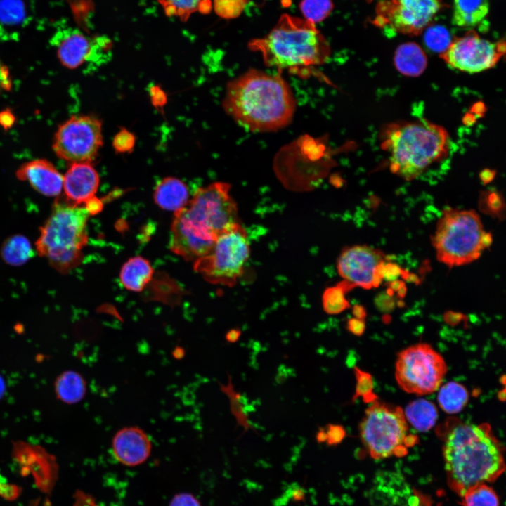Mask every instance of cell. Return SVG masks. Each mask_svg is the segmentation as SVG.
I'll list each match as a JSON object with an SVG mask.
<instances>
[{
  "mask_svg": "<svg viewBox=\"0 0 506 506\" xmlns=\"http://www.w3.org/2000/svg\"><path fill=\"white\" fill-rule=\"evenodd\" d=\"M223 107L247 130L273 132L290 124L296 100L280 72L249 69L227 84Z\"/></svg>",
  "mask_w": 506,
  "mask_h": 506,
  "instance_id": "6da1fadb",
  "label": "cell"
},
{
  "mask_svg": "<svg viewBox=\"0 0 506 506\" xmlns=\"http://www.w3.org/2000/svg\"><path fill=\"white\" fill-rule=\"evenodd\" d=\"M230 184L214 182L200 188L191 200L174 212L170 249L186 260L207 254L217 238L239 223Z\"/></svg>",
  "mask_w": 506,
  "mask_h": 506,
  "instance_id": "7a4b0ae2",
  "label": "cell"
},
{
  "mask_svg": "<svg viewBox=\"0 0 506 506\" xmlns=\"http://www.w3.org/2000/svg\"><path fill=\"white\" fill-rule=\"evenodd\" d=\"M504 448L490 424L458 422L443 447L450 489L460 497L469 488L495 481L505 470Z\"/></svg>",
  "mask_w": 506,
  "mask_h": 506,
  "instance_id": "3957f363",
  "label": "cell"
},
{
  "mask_svg": "<svg viewBox=\"0 0 506 506\" xmlns=\"http://www.w3.org/2000/svg\"><path fill=\"white\" fill-rule=\"evenodd\" d=\"M249 48L261 53L266 66L298 73L324 64L330 47L313 22L288 14L280 16L275 26L263 38L253 39Z\"/></svg>",
  "mask_w": 506,
  "mask_h": 506,
  "instance_id": "277c9868",
  "label": "cell"
},
{
  "mask_svg": "<svg viewBox=\"0 0 506 506\" xmlns=\"http://www.w3.org/2000/svg\"><path fill=\"white\" fill-rule=\"evenodd\" d=\"M382 146L389 154L391 171L410 181L446 156L449 136L441 126L424 119L395 122L382 130Z\"/></svg>",
  "mask_w": 506,
  "mask_h": 506,
  "instance_id": "5b68a950",
  "label": "cell"
},
{
  "mask_svg": "<svg viewBox=\"0 0 506 506\" xmlns=\"http://www.w3.org/2000/svg\"><path fill=\"white\" fill-rule=\"evenodd\" d=\"M90 214L84 205L57 200L50 216L41 228L36 242L37 253L53 268L67 273L82 259L88 236L86 222Z\"/></svg>",
  "mask_w": 506,
  "mask_h": 506,
  "instance_id": "8992f818",
  "label": "cell"
},
{
  "mask_svg": "<svg viewBox=\"0 0 506 506\" xmlns=\"http://www.w3.org/2000/svg\"><path fill=\"white\" fill-rule=\"evenodd\" d=\"M484 231L476 211L444 209L432 236L436 259L448 268L474 261L484 251L481 240Z\"/></svg>",
  "mask_w": 506,
  "mask_h": 506,
  "instance_id": "52a82bcc",
  "label": "cell"
},
{
  "mask_svg": "<svg viewBox=\"0 0 506 506\" xmlns=\"http://www.w3.org/2000/svg\"><path fill=\"white\" fill-rule=\"evenodd\" d=\"M408 429L401 407L376 400L365 410L359 425L361 442L375 460L405 455Z\"/></svg>",
  "mask_w": 506,
  "mask_h": 506,
  "instance_id": "ba28073f",
  "label": "cell"
},
{
  "mask_svg": "<svg viewBox=\"0 0 506 506\" xmlns=\"http://www.w3.org/2000/svg\"><path fill=\"white\" fill-rule=\"evenodd\" d=\"M249 254L247 233L238 223L220 235L207 254L194 261V270L210 283L232 287L241 277Z\"/></svg>",
  "mask_w": 506,
  "mask_h": 506,
  "instance_id": "9c48e42d",
  "label": "cell"
},
{
  "mask_svg": "<svg viewBox=\"0 0 506 506\" xmlns=\"http://www.w3.org/2000/svg\"><path fill=\"white\" fill-rule=\"evenodd\" d=\"M446 372L443 356L426 343L413 344L400 351L395 366V377L400 388L417 396L436 391Z\"/></svg>",
  "mask_w": 506,
  "mask_h": 506,
  "instance_id": "30bf717a",
  "label": "cell"
},
{
  "mask_svg": "<svg viewBox=\"0 0 506 506\" xmlns=\"http://www.w3.org/2000/svg\"><path fill=\"white\" fill-rule=\"evenodd\" d=\"M103 145L102 123L91 115H74L60 125L53 150L58 157L74 162H90Z\"/></svg>",
  "mask_w": 506,
  "mask_h": 506,
  "instance_id": "8fae6325",
  "label": "cell"
},
{
  "mask_svg": "<svg viewBox=\"0 0 506 506\" xmlns=\"http://www.w3.org/2000/svg\"><path fill=\"white\" fill-rule=\"evenodd\" d=\"M442 7L441 0H383L376 7L373 23L394 33L417 36Z\"/></svg>",
  "mask_w": 506,
  "mask_h": 506,
  "instance_id": "7c38bea8",
  "label": "cell"
},
{
  "mask_svg": "<svg viewBox=\"0 0 506 506\" xmlns=\"http://www.w3.org/2000/svg\"><path fill=\"white\" fill-rule=\"evenodd\" d=\"M505 53V41L493 42L471 30L451 41L439 56L455 70L477 73L494 67Z\"/></svg>",
  "mask_w": 506,
  "mask_h": 506,
  "instance_id": "4fadbf2b",
  "label": "cell"
},
{
  "mask_svg": "<svg viewBox=\"0 0 506 506\" xmlns=\"http://www.w3.org/2000/svg\"><path fill=\"white\" fill-rule=\"evenodd\" d=\"M385 257L378 249L358 245L344 248L337 259L339 275L354 287H377L383 279Z\"/></svg>",
  "mask_w": 506,
  "mask_h": 506,
  "instance_id": "5bb4252c",
  "label": "cell"
},
{
  "mask_svg": "<svg viewBox=\"0 0 506 506\" xmlns=\"http://www.w3.org/2000/svg\"><path fill=\"white\" fill-rule=\"evenodd\" d=\"M152 443L144 430L138 427H125L119 429L112 440V450L115 459L127 467L144 463L150 457Z\"/></svg>",
  "mask_w": 506,
  "mask_h": 506,
  "instance_id": "9a60e30c",
  "label": "cell"
},
{
  "mask_svg": "<svg viewBox=\"0 0 506 506\" xmlns=\"http://www.w3.org/2000/svg\"><path fill=\"white\" fill-rule=\"evenodd\" d=\"M98 185V174L90 162L72 163L63 176V188L66 202L84 205L95 197Z\"/></svg>",
  "mask_w": 506,
  "mask_h": 506,
  "instance_id": "2e32d148",
  "label": "cell"
},
{
  "mask_svg": "<svg viewBox=\"0 0 506 506\" xmlns=\"http://www.w3.org/2000/svg\"><path fill=\"white\" fill-rule=\"evenodd\" d=\"M93 42L81 31L72 27L58 31L51 39L58 60L69 69H75L90 59Z\"/></svg>",
  "mask_w": 506,
  "mask_h": 506,
  "instance_id": "e0dca14e",
  "label": "cell"
},
{
  "mask_svg": "<svg viewBox=\"0 0 506 506\" xmlns=\"http://www.w3.org/2000/svg\"><path fill=\"white\" fill-rule=\"evenodd\" d=\"M19 180L27 181L37 191L48 197L58 196L63 188V176L44 159L22 164L16 171Z\"/></svg>",
  "mask_w": 506,
  "mask_h": 506,
  "instance_id": "ac0fdd59",
  "label": "cell"
},
{
  "mask_svg": "<svg viewBox=\"0 0 506 506\" xmlns=\"http://www.w3.org/2000/svg\"><path fill=\"white\" fill-rule=\"evenodd\" d=\"M188 190L181 180L166 177L156 186L153 198L158 207L174 212L183 208L188 202Z\"/></svg>",
  "mask_w": 506,
  "mask_h": 506,
  "instance_id": "d6986e66",
  "label": "cell"
},
{
  "mask_svg": "<svg viewBox=\"0 0 506 506\" xmlns=\"http://www.w3.org/2000/svg\"><path fill=\"white\" fill-rule=\"evenodd\" d=\"M394 65L398 71L408 77H417L426 69L427 56L417 44L408 42L399 46L394 54Z\"/></svg>",
  "mask_w": 506,
  "mask_h": 506,
  "instance_id": "ffe728a7",
  "label": "cell"
},
{
  "mask_svg": "<svg viewBox=\"0 0 506 506\" xmlns=\"http://www.w3.org/2000/svg\"><path fill=\"white\" fill-rule=\"evenodd\" d=\"M153 269L149 261L141 257L129 259L122 267L119 278L123 286L133 292L142 291L152 279Z\"/></svg>",
  "mask_w": 506,
  "mask_h": 506,
  "instance_id": "44dd1931",
  "label": "cell"
},
{
  "mask_svg": "<svg viewBox=\"0 0 506 506\" xmlns=\"http://www.w3.org/2000/svg\"><path fill=\"white\" fill-rule=\"evenodd\" d=\"M489 11V0H454L452 22L458 27H474Z\"/></svg>",
  "mask_w": 506,
  "mask_h": 506,
  "instance_id": "7402d4cb",
  "label": "cell"
},
{
  "mask_svg": "<svg viewBox=\"0 0 506 506\" xmlns=\"http://www.w3.org/2000/svg\"><path fill=\"white\" fill-rule=\"evenodd\" d=\"M404 415L406 420L420 432L429 430L434 425L438 417L435 405L425 399L410 402L406 406Z\"/></svg>",
  "mask_w": 506,
  "mask_h": 506,
  "instance_id": "603a6c76",
  "label": "cell"
},
{
  "mask_svg": "<svg viewBox=\"0 0 506 506\" xmlns=\"http://www.w3.org/2000/svg\"><path fill=\"white\" fill-rule=\"evenodd\" d=\"M2 259L11 266L25 264L34 256V251L29 240L22 235H15L8 238L1 248Z\"/></svg>",
  "mask_w": 506,
  "mask_h": 506,
  "instance_id": "cb8c5ba5",
  "label": "cell"
},
{
  "mask_svg": "<svg viewBox=\"0 0 506 506\" xmlns=\"http://www.w3.org/2000/svg\"><path fill=\"white\" fill-rule=\"evenodd\" d=\"M439 388L437 398L439 405L443 411L455 414L465 407L469 394L462 384L456 382H448Z\"/></svg>",
  "mask_w": 506,
  "mask_h": 506,
  "instance_id": "d4e9b609",
  "label": "cell"
},
{
  "mask_svg": "<svg viewBox=\"0 0 506 506\" xmlns=\"http://www.w3.org/2000/svg\"><path fill=\"white\" fill-rule=\"evenodd\" d=\"M353 287V285L342 280L335 286L326 288L322 296L324 311L328 315H337L349 308L346 294Z\"/></svg>",
  "mask_w": 506,
  "mask_h": 506,
  "instance_id": "484cf974",
  "label": "cell"
},
{
  "mask_svg": "<svg viewBox=\"0 0 506 506\" xmlns=\"http://www.w3.org/2000/svg\"><path fill=\"white\" fill-rule=\"evenodd\" d=\"M460 498L462 506H500L498 494L487 484L469 488Z\"/></svg>",
  "mask_w": 506,
  "mask_h": 506,
  "instance_id": "4316f807",
  "label": "cell"
},
{
  "mask_svg": "<svg viewBox=\"0 0 506 506\" xmlns=\"http://www.w3.org/2000/svg\"><path fill=\"white\" fill-rule=\"evenodd\" d=\"M220 389L228 396L231 413L235 416L238 424L241 425L245 430L252 429V427L245 412L246 410L243 406L242 395L234 389L230 377L227 384H220Z\"/></svg>",
  "mask_w": 506,
  "mask_h": 506,
  "instance_id": "83f0119b",
  "label": "cell"
},
{
  "mask_svg": "<svg viewBox=\"0 0 506 506\" xmlns=\"http://www.w3.org/2000/svg\"><path fill=\"white\" fill-rule=\"evenodd\" d=\"M299 8L304 19L313 24L325 20L333 8L332 0H301Z\"/></svg>",
  "mask_w": 506,
  "mask_h": 506,
  "instance_id": "f1b7e54d",
  "label": "cell"
},
{
  "mask_svg": "<svg viewBox=\"0 0 506 506\" xmlns=\"http://www.w3.org/2000/svg\"><path fill=\"white\" fill-rule=\"evenodd\" d=\"M479 210L493 218L503 219L505 205L503 197L495 190L483 193L479 200Z\"/></svg>",
  "mask_w": 506,
  "mask_h": 506,
  "instance_id": "f546056e",
  "label": "cell"
},
{
  "mask_svg": "<svg viewBox=\"0 0 506 506\" xmlns=\"http://www.w3.org/2000/svg\"><path fill=\"white\" fill-rule=\"evenodd\" d=\"M168 16H177L186 20L190 15L198 10L202 0H158Z\"/></svg>",
  "mask_w": 506,
  "mask_h": 506,
  "instance_id": "4dcf8cb0",
  "label": "cell"
},
{
  "mask_svg": "<svg viewBox=\"0 0 506 506\" xmlns=\"http://www.w3.org/2000/svg\"><path fill=\"white\" fill-rule=\"evenodd\" d=\"M353 370L356 384L352 401H356L359 397H361L365 403H372L375 401L376 396L372 392L373 382L371 375L356 366L354 367Z\"/></svg>",
  "mask_w": 506,
  "mask_h": 506,
  "instance_id": "1f68e13d",
  "label": "cell"
},
{
  "mask_svg": "<svg viewBox=\"0 0 506 506\" xmlns=\"http://www.w3.org/2000/svg\"><path fill=\"white\" fill-rule=\"evenodd\" d=\"M85 391L83 379L74 372L67 374L62 379V395L71 402L81 399Z\"/></svg>",
  "mask_w": 506,
  "mask_h": 506,
  "instance_id": "d6a6232c",
  "label": "cell"
},
{
  "mask_svg": "<svg viewBox=\"0 0 506 506\" xmlns=\"http://www.w3.org/2000/svg\"><path fill=\"white\" fill-rule=\"evenodd\" d=\"M424 41L429 49L441 53L447 49L451 40L448 32L437 26L427 30Z\"/></svg>",
  "mask_w": 506,
  "mask_h": 506,
  "instance_id": "836d02e7",
  "label": "cell"
},
{
  "mask_svg": "<svg viewBox=\"0 0 506 506\" xmlns=\"http://www.w3.org/2000/svg\"><path fill=\"white\" fill-rule=\"evenodd\" d=\"M247 0H214V11L221 18L238 17L243 11Z\"/></svg>",
  "mask_w": 506,
  "mask_h": 506,
  "instance_id": "e575fe53",
  "label": "cell"
},
{
  "mask_svg": "<svg viewBox=\"0 0 506 506\" xmlns=\"http://www.w3.org/2000/svg\"><path fill=\"white\" fill-rule=\"evenodd\" d=\"M135 145V136L126 129H121L114 137L112 145L116 152L127 153L133 150Z\"/></svg>",
  "mask_w": 506,
  "mask_h": 506,
  "instance_id": "d590c367",
  "label": "cell"
},
{
  "mask_svg": "<svg viewBox=\"0 0 506 506\" xmlns=\"http://www.w3.org/2000/svg\"><path fill=\"white\" fill-rule=\"evenodd\" d=\"M325 429V443L329 446L340 444L346 436V432L343 426L335 424H328Z\"/></svg>",
  "mask_w": 506,
  "mask_h": 506,
  "instance_id": "8d00e7d4",
  "label": "cell"
},
{
  "mask_svg": "<svg viewBox=\"0 0 506 506\" xmlns=\"http://www.w3.org/2000/svg\"><path fill=\"white\" fill-rule=\"evenodd\" d=\"M169 506H202L199 500L190 493H179L173 496Z\"/></svg>",
  "mask_w": 506,
  "mask_h": 506,
  "instance_id": "74e56055",
  "label": "cell"
},
{
  "mask_svg": "<svg viewBox=\"0 0 506 506\" xmlns=\"http://www.w3.org/2000/svg\"><path fill=\"white\" fill-rule=\"evenodd\" d=\"M346 328L349 332L356 336H361L365 329V323L363 320L352 318L347 320Z\"/></svg>",
  "mask_w": 506,
  "mask_h": 506,
  "instance_id": "f35d334b",
  "label": "cell"
},
{
  "mask_svg": "<svg viewBox=\"0 0 506 506\" xmlns=\"http://www.w3.org/2000/svg\"><path fill=\"white\" fill-rule=\"evenodd\" d=\"M401 272L402 270L397 264L385 263L382 269L383 278H385L389 281H393L400 274H401Z\"/></svg>",
  "mask_w": 506,
  "mask_h": 506,
  "instance_id": "ab89813d",
  "label": "cell"
},
{
  "mask_svg": "<svg viewBox=\"0 0 506 506\" xmlns=\"http://www.w3.org/2000/svg\"><path fill=\"white\" fill-rule=\"evenodd\" d=\"M11 86V81L8 70L0 61V89L9 90Z\"/></svg>",
  "mask_w": 506,
  "mask_h": 506,
  "instance_id": "60d3db41",
  "label": "cell"
},
{
  "mask_svg": "<svg viewBox=\"0 0 506 506\" xmlns=\"http://www.w3.org/2000/svg\"><path fill=\"white\" fill-rule=\"evenodd\" d=\"M88 212L91 214H95L99 212L102 209V202L97 197H93L84 205Z\"/></svg>",
  "mask_w": 506,
  "mask_h": 506,
  "instance_id": "b9f144b4",
  "label": "cell"
},
{
  "mask_svg": "<svg viewBox=\"0 0 506 506\" xmlns=\"http://www.w3.org/2000/svg\"><path fill=\"white\" fill-rule=\"evenodd\" d=\"M242 332L238 328L231 329L225 336L226 340L229 343H235L240 339Z\"/></svg>",
  "mask_w": 506,
  "mask_h": 506,
  "instance_id": "7bdbcfd3",
  "label": "cell"
},
{
  "mask_svg": "<svg viewBox=\"0 0 506 506\" xmlns=\"http://www.w3.org/2000/svg\"><path fill=\"white\" fill-rule=\"evenodd\" d=\"M352 313L354 316V318L365 320V318L366 317V311L365 308L361 305H355L353 308Z\"/></svg>",
  "mask_w": 506,
  "mask_h": 506,
  "instance_id": "ee69618b",
  "label": "cell"
},
{
  "mask_svg": "<svg viewBox=\"0 0 506 506\" xmlns=\"http://www.w3.org/2000/svg\"><path fill=\"white\" fill-rule=\"evenodd\" d=\"M481 242L484 250L489 247L493 242V237L491 233L484 231L481 236Z\"/></svg>",
  "mask_w": 506,
  "mask_h": 506,
  "instance_id": "f6af8a7d",
  "label": "cell"
},
{
  "mask_svg": "<svg viewBox=\"0 0 506 506\" xmlns=\"http://www.w3.org/2000/svg\"><path fill=\"white\" fill-rule=\"evenodd\" d=\"M460 314L452 311H448L445 315L446 320L450 323H452V322H453L454 323H458L460 321Z\"/></svg>",
  "mask_w": 506,
  "mask_h": 506,
  "instance_id": "bcb514c9",
  "label": "cell"
},
{
  "mask_svg": "<svg viewBox=\"0 0 506 506\" xmlns=\"http://www.w3.org/2000/svg\"><path fill=\"white\" fill-rule=\"evenodd\" d=\"M316 441L318 443H325V432L324 427H320L316 435Z\"/></svg>",
  "mask_w": 506,
  "mask_h": 506,
  "instance_id": "7dc6e473",
  "label": "cell"
},
{
  "mask_svg": "<svg viewBox=\"0 0 506 506\" xmlns=\"http://www.w3.org/2000/svg\"><path fill=\"white\" fill-rule=\"evenodd\" d=\"M173 356L176 359H181L184 356V350L180 346L176 347L173 352Z\"/></svg>",
  "mask_w": 506,
  "mask_h": 506,
  "instance_id": "c3c4849f",
  "label": "cell"
},
{
  "mask_svg": "<svg viewBox=\"0 0 506 506\" xmlns=\"http://www.w3.org/2000/svg\"><path fill=\"white\" fill-rule=\"evenodd\" d=\"M403 286L404 283L400 280H393L390 283V287L393 291H398Z\"/></svg>",
  "mask_w": 506,
  "mask_h": 506,
  "instance_id": "681fc988",
  "label": "cell"
},
{
  "mask_svg": "<svg viewBox=\"0 0 506 506\" xmlns=\"http://www.w3.org/2000/svg\"><path fill=\"white\" fill-rule=\"evenodd\" d=\"M493 178V174H491L490 171L488 172H484L481 174V179L484 181V183H486L490 182Z\"/></svg>",
  "mask_w": 506,
  "mask_h": 506,
  "instance_id": "f907efd6",
  "label": "cell"
},
{
  "mask_svg": "<svg viewBox=\"0 0 506 506\" xmlns=\"http://www.w3.org/2000/svg\"><path fill=\"white\" fill-rule=\"evenodd\" d=\"M366 1H372V0H366Z\"/></svg>",
  "mask_w": 506,
  "mask_h": 506,
  "instance_id": "816d5d0a",
  "label": "cell"
}]
</instances>
